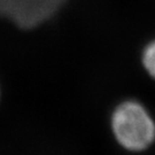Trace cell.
Listing matches in <instances>:
<instances>
[{
  "mask_svg": "<svg viewBox=\"0 0 155 155\" xmlns=\"http://www.w3.org/2000/svg\"><path fill=\"white\" fill-rule=\"evenodd\" d=\"M109 127L123 150L141 153L155 143V120L148 108L136 99H125L111 110Z\"/></svg>",
  "mask_w": 155,
  "mask_h": 155,
  "instance_id": "cell-1",
  "label": "cell"
},
{
  "mask_svg": "<svg viewBox=\"0 0 155 155\" xmlns=\"http://www.w3.org/2000/svg\"><path fill=\"white\" fill-rule=\"evenodd\" d=\"M66 0H0V14L24 28L48 20Z\"/></svg>",
  "mask_w": 155,
  "mask_h": 155,
  "instance_id": "cell-2",
  "label": "cell"
},
{
  "mask_svg": "<svg viewBox=\"0 0 155 155\" xmlns=\"http://www.w3.org/2000/svg\"><path fill=\"white\" fill-rule=\"evenodd\" d=\"M141 64L145 71L155 79V38L145 45L141 52Z\"/></svg>",
  "mask_w": 155,
  "mask_h": 155,
  "instance_id": "cell-3",
  "label": "cell"
},
{
  "mask_svg": "<svg viewBox=\"0 0 155 155\" xmlns=\"http://www.w3.org/2000/svg\"><path fill=\"white\" fill-rule=\"evenodd\" d=\"M0 95H1V90H0Z\"/></svg>",
  "mask_w": 155,
  "mask_h": 155,
  "instance_id": "cell-4",
  "label": "cell"
}]
</instances>
